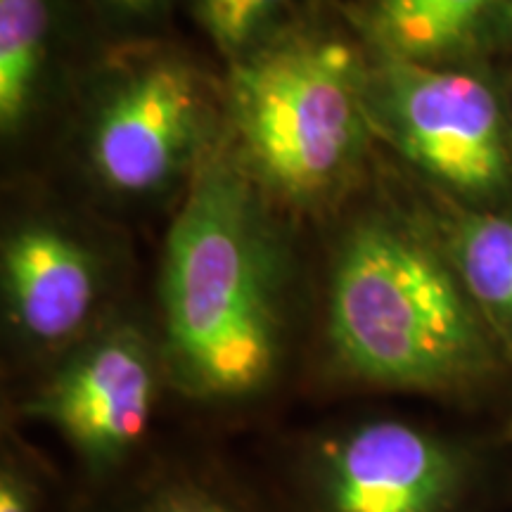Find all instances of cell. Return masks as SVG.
I'll list each match as a JSON object with an SVG mask.
<instances>
[{
	"label": "cell",
	"mask_w": 512,
	"mask_h": 512,
	"mask_svg": "<svg viewBox=\"0 0 512 512\" xmlns=\"http://www.w3.org/2000/svg\"><path fill=\"white\" fill-rule=\"evenodd\" d=\"M368 107L377 136L446 188L477 200L510 188L501 105L477 76L377 53Z\"/></svg>",
	"instance_id": "5"
},
{
	"label": "cell",
	"mask_w": 512,
	"mask_h": 512,
	"mask_svg": "<svg viewBox=\"0 0 512 512\" xmlns=\"http://www.w3.org/2000/svg\"><path fill=\"white\" fill-rule=\"evenodd\" d=\"M216 95L181 53L140 48L112 67L83 128L88 171L119 197L192 181L216 150Z\"/></svg>",
	"instance_id": "4"
},
{
	"label": "cell",
	"mask_w": 512,
	"mask_h": 512,
	"mask_svg": "<svg viewBox=\"0 0 512 512\" xmlns=\"http://www.w3.org/2000/svg\"><path fill=\"white\" fill-rule=\"evenodd\" d=\"M448 256L484 323L512 349V214L463 216Z\"/></svg>",
	"instance_id": "11"
},
{
	"label": "cell",
	"mask_w": 512,
	"mask_h": 512,
	"mask_svg": "<svg viewBox=\"0 0 512 512\" xmlns=\"http://www.w3.org/2000/svg\"><path fill=\"white\" fill-rule=\"evenodd\" d=\"M456 484L448 448L403 422H368L332 453L335 512H441Z\"/></svg>",
	"instance_id": "8"
},
{
	"label": "cell",
	"mask_w": 512,
	"mask_h": 512,
	"mask_svg": "<svg viewBox=\"0 0 512 512\" xmlns=\"http://www.w3.org/2000/svg\"><path fill=\"white\" fill-rule=\"evenodd\" d=\"M505 12L512 0H370L363 29L377 53L439 67L470 53Z\"/></svg>",
	"instance_id": "9"
},
{
	"label": "cell",
	"mask_w": 512,
	"mask_h": 512,
	"mask_svg": "<svg viewBox=\"0 0 512 512\" xmlns=\"http://www.w3.org/2000/svg\"><path fill=\"white\" fill-rule=\"evenodd\" d=\"M292 8L294 0H192L197 22L228 64L292 24Z\"/></svg>",
	"instance_id": "12"
},
{
	"label": "cell",
	"mask_w": 512,
	"mask_h": 512,
	"mask_svg": "<svg viewBox=\"0 0 512 512\" xmlns=\"http://www.w3.org/2000/svg\"><path fill=\"white\" fill-rule=\"evenodd\" d=\"M370 64L342 31L306 22L230 62L226 140L268 200L318 209L354 183L375 133Z\"/></svg>",
	"instance_id": "2"
},
{
	"label": "cell",
	"mask_w": 512,
	"mask_h": 512,
	"mask_svg": "<svg viewBox=\"0 0 512 512\" xmlns=\"http://www.w3.org/2000/svg\"><path fill=\"white\" fill-rule=\"evenodd\" d=\"M0 512H31L27 489H24V484L12 472H3V482H0Z\"/></svg>",
	"instance_id": "14"
},
{
	"label": "cell",
	"mask_w": 512,
	"mask_h": 512,
	"mask_svg": "<svg viewBox=\"0 0 512 512\" xmlns=\"http://www.w3.org/2000/svg\"><path fill=\"white\" fill-rule=\"evenodd\" d=\"M328 323L339 361L387 387H458L489 361L486 323L451 259L387 211L339 240Z\"/></svg>",
	"instance_id": "3"
},
{
	"label": "cell",
	"mask_w": 512,
	"mask_h": 512,
	"mask_svg": "<svg viewBox=\"0 0 512 512\" xmlns=\"http://www.w3.org/2000/svg\"><path fill=\"white\" fill-rule=\"evenodd\" d=\"M50 43V0H0V131L5 138H15L38 110Z\"/></svg>",
	"instance_id": "10"
},
{
	"label": "cell",
	"mask_w": 512,
	"mask_h": 512,
	"mask_svg": "<svg viewBox=\"0 0 512 512\" xmlns=\"http://www.w3.org/2000/svg\"><path fill=\"white\" fill-rule=\"evenodd\" d=\"M155 361L145 337L117 328L93 339L31 403L83 456L110 460L143 437L155 403Z\"/></svg>",
	"instance_id": "6"
},
{
	"label": "cell",
	"mask_w": 512,
	"mask_h": 512,
	"mask_svg": "<svg viewBox=\"0 0 512 512\" xmlns=\"http://www.w3.org/2000/svg\"><path fill=\"white\" fill-rule=\"evenodd\" d=\"M5 309L22 337L36 344L72 339L100 299L102 264L67 223L31 216L3 240Z\"/></svg>",
	"instance_id": "7"
},
{
	"label": "cell",
	"mask_w": 512,
	"mask_h": 512,
	"mask_svg": "<svg viewBox=\"0 0 512 512\" xmlns=\"http://www.w3.org/2000/svg\"><path fill=\"white\" fill-rule=\"evenodd\" d=\"M107 10L124 19H147L162 5V0H102Z\"/></svg>",
	"instance_id": "15"
},
{
	"label": "cell",
	"mask_w": 512,
	"mask_h": 512,
	"mask_svg": "<svg viewBox=\"0 0 512 512\" xmlns=\"http://www.w3.org/2000/svg\"><path fill=\"white\" fill-rule=\"evenodd\" d=\"M230 147L188 185L166 235L159 297L176 375L192 394L240 399L271 380L280 354L285 247Z\"/></svg>",
	"instance_id": "1"
},
{
	"label": "cell",
	"mask_w": 512,
	"mask_h": 512,
	"mask_svg": "<svg viewBox=\"0 0 512 512\" xmlns=\"http://www.w3.org/2000/svg\"><path fill=\"white\" fill-rule=\"evenodd\" d=\"M140 512H228L219 501L200 491H164Z\"/></svg>",
	"instance_id": "13"
}]
</instances>
